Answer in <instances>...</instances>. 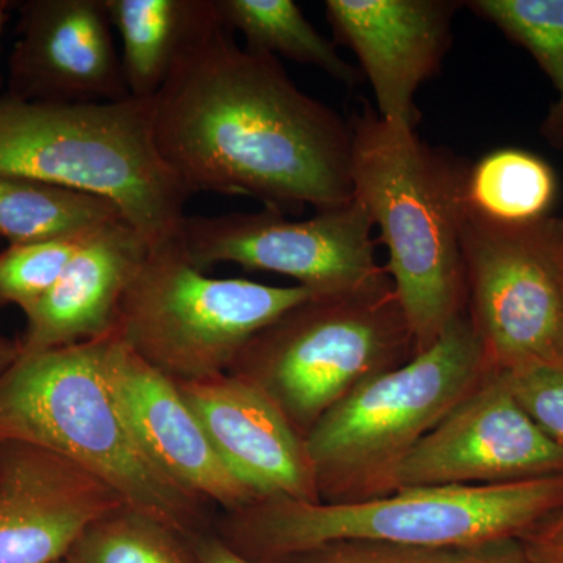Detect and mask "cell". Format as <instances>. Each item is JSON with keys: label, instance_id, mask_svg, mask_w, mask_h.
<instances>
[{"label": "cell", "instance_id": "cell-1", "mask_svg": "<svg viewBox=\"0 0 563 563\" xmlns=\"http://www.w3.org/2000/svg\"><path fill=\"white\" fill-rule=\"evenodd\" d=\"M155 146L190 191L299 213L354 199L350 122L303 92L279 58L236 44L214 0L152 98Z\"/></svg>", "mask_w": 563, "mask_h": 563}, {"label": "cell", "instance_id": "cell-2", "mask_svg": "<svg viewBox=\"0 0 563 563\" xmlns=\"http://www.w3.org/2000/svg\"><path fill=\"white\" fill-rule=\"evenodd\" d=\"M350 125L352 196L379 229L385 272L420 354L466 310L462 228L470 165L369 107Z\"/></svg>", "mask_w": 563, "mask_h": 563}, {"label": "cell", "instance_id": "cell-3", "mask_svg": "<svg viewBox=\"0 0 563 563\" xmlns=\"http://www.w3.org/2000/svg\"><path fill=\"white\" fill-rule=\"evenodd\" d=\"M563 507V474L490 485L402 488L354 503L255 499L213 521V532L255 563H280L336 542L472 550L521 539Z\"/></svg>", "mask_w": 563, "mask_h": 563}, {"label": "cell", "instance_id": "cell-4", "mask_svg": "<svg viewBox=\"0 0 563 563\" xmlns=\"http://www.w3.org/2000/svg\"><path fill=\"white\" fill-rule=\"evenodd\" d=\"M0 177L109 199L151 244L180 239L190 191L152 131V99L51 103L0 95Z\"/></svg>", "mask_w": 563, "mask_h": 563}, {"label": "cell", "instance_id": "cell-5", "mask_svg": "<svg viewBox=\"0 0 563 563\" xmlns=\"http://www.w3.org/2000/svg\"><path fill=\"white\" fill-rule=\"evenodd\" d=\"M103 336L20 357L0 374V443L63 455L109 485L125 507L187 539L209 531L211 504L158 473L125 429L101 374Z\"/></svg>", "mask_w": 563, "mask_h": 563}, {"label": "cell", "instance_id": "cell-6", "mask_svg": "<svg viewBox=\"0 0 563 563\" xmlns=\"http://www.w3.org/2000/svg\"><path fill=\"white\" fill-rule=\"evenodd\" d=\"M487 374L465 312L431 347L358 385L306 439L320 503L390 495L404 459Z\"/></svg>", "mask_w": 563, "mask_h": 563}, {"label": "cell", "instance_id": "cell-7", "mask_svg": "<svg viewBox=\"0 0 563 563\" xmlns=\"http://www.w3.org/2000/svg\"><path fill=\"white\" fill-rule=\"evenodd\" d=\"M415 355L390 277L310 296L255 333L229 373L265 393L303 440L352 390Z\"/></svg>", "mask_w": 563, "mask_h": 563}, {"label": "cell", "instance_id": "cell-8", "mask_svg": "<svg viewBox=\"0 0 563 563\" xmlns=\"http://www.w3.org/2000/svg\"><path fill=\"white\" fill-rule=\"evenodd\" d=\"M313 292L196 268L180 240L151 244L122 292L114 332L173 383L229 373L247 342Z\"/></svg>", "mask_w": 563, "mask_h": 563}, {"label": "cell", "instance_id": "cell-9", "mask_svg": "<svg viewBox=\"0 0 563 563\" xmlns=\"http://www.w3.org/2000/svg\"><path fill=\"white\" fill-rule=\"evenodd\" d=\"M462 254L488 373L563 369V218L499 224L465 206Z\"/></svg>", "mask_w": 563, "mask_h": 563}, {"label": "cell", "instance_id": "cell-10", "mask_svg": "<svg viewBox=\"0 0 563 563\" xmlns=\"http://www.w3.org/2000/svg\"><path fill=\"white\" fill-rule=\"evenodd\" d=\"M373 220L357 199L291 220L280 211L187 217L180 246L209 272L232 263L251 272L291 277L314 296L358 290L387 279L376 258Z\"/></svg>", "mask_w": 563, "mask_h": 563}, {"label": "cell", "instance_id": "cell-11", "mask_svg": "<svg viewBox=\"0 0 563 563\" xmlns=\"http://www.w3.org/2000/svg\"><path fill=\"white\" fill-rule=\"evenodd\" d=\"M555 474H563V448L526 413L503 377L488 373L404 459L391 493Z\"/></svg>", "mask_w": 563, "mask_h": 563}, {"label": "cell", "instance_id": "cell-12", "mask_svg": "<svg viewBox=\"0 0 563 563\" xmlns=\"http://www.w3.org/2000/svg\"><path fill=\"white\" fill-rule=\"evenodd\" d=\"M101 374L140 453L166 479L224 512L257 499L221 461L177 385L114 329L102 340Z\"/></svg>", "mask_w": 563, "mask_h": 563}, {"label": "cell", "instance_id": "cell-13", "mask_svg": "<svg viewBox=\"0 0 563 563\" xmlns=\"http://www.w3.org/2000/svg\"><path fill=\"white\" fill-rule=\"evenodd\" d=\"M14 10L5 95L51 103L132 98L106 0H24Z\"/></svg>", "mask_w": 563, "mask_h": 563}, {"label": "cell", "instance_id": "cell-14", "mask_svg": "<svg viewBox=\"0 0 563 563\" xmlns=\"http://www.w3.org/2000/svg\"><path fill=\"white\" fill-rule=\"evenodd\" d=\"M451 0H328L333 36L361 63L376 99V113L395 128L420 122L417 92L437 76L451 47Z\"/></svg>", "mask_w": 563, "mask_h": 563}, {"label": "cell", "instance_id": "cell-15", "mask_svg": "<svg viewBox=\"0 0 563 563\" xmlns=\"http://www.w3.org/2000/svg\"><path fill=\"white\" fill-rule=\"evenodd\" d=\"M125 506L77 463L35 444L0 443V563H62L74 544Z\"/></svg>", "mask_w": 563, "mask_h": 563}, {"label": "cell", "instance_id": "cell-16", "mask_svg": "<svg viewBox=\"0 0 563 563\" xmlns=\"http://www.w3.org/2000/svg\"><path fill=\"white\" fill-rule=\"evenodd\" d=\"M174 384L221 461L257 499L320 503L306 440L265 393L231 373Z\"/></svg>", "mask_w": 563, "mask_h": 563}, {"label": "cell", "instance_id": "cell-17", "mask_svg": "<svg viewBox=\"0 0 563 563\" xmlns=\"http://www.w3.org/2000/svg\"><path fill=\"white\" fill-rule=\"evenodd\" d=\"M147 246L124 220L96 232L54 287L24 313L20 357L91 342L113 331L122 292Z\"/></svg>", "mask_w": 563, "mask_h": 563}, {"label": "cell", "instance_id": "cell-18", "mask_svg": "<svg viewBox=\"0 0 563 563\" xmlns=\"http://www.w3.org/2000/svg\"><path fill=\"white\" fill-rule=\"evenodd\" d=\"M202 0H106L122 44V69L132 98L152 99L162 90Z\"/></svg>", "mask_w": 563, "mask_h": 563}, {"label": "cell", "instance_id": "cell-19", "mask_svg": "<svg viewBox=\"0 0 563 563\" xmlns=\"http://www.w3.org/2000/svg\"><path fill=\"white\" fill-rule=\"evenodd\" d=\"M109 199L73 188L16 177H0V236L27 244L96 231L121 221Z\"/></svg>", "mask_w": 563, "mask_h": 563}, {"label": "cell", "instance_id": "cell-20", "mask_svg": "<svg viewBox=\"0 0 563 563\" xmlns=\"http://www.w3.org/2000/svg\"><path fill=\"white\" fill-rule=\"evenodd\" d=\"M554 169L532 152L503 147L468 166L465 206L499 224H526L550 217L558 199Z\"/></svg>", "mask_w": 563, "mask_h": 563}, {"label": "cell", "instance_id": "cell-21", "mask_svg": "<svg viewBox=\"0 0 563 563\" xmlns=\"http://www.w3.org/2000/svg\"><path fill=\"white\" fill-rule=\"evenodd\" d=\"M214 7L221 21L243 36L247 49L317 66L347 85L361 76L292 0H214Z\"/></svg>", "mask_w": 563, "mask_h": 563}, {"label": "cell", "instance_id": "cell-22", "mask_svg": "<svg viewBox=\"0 0 563 563\" xmlns=\"http://www.w3.org/2000/svg\"><path fill=\"white\" fill-rule=\"evenodd\" d=\"M65 563H196L191 540L122 506L88 529Z\"/></svg>", "mask_w": 563, "mask_h": 563}, {"label": "cell", "instance_id": "cell-23", "mask_svg": "<svg viewBox=\"0 0 563 563\" xmlns=\"http://www.w3.org/2000/svg\"><path fill=\"white\" fill-rule=\"evenodd\" d=\"M477 16L496 25L536 58L563 106V0H473Z\"/></svg>", "mask_w": 563, "mask_h": 563}, {"label": "cell", "instance_id": "cell-24", "mask_svg": "<svg viewBox=\"0 0 563 563\" xmlns=\"http://www.w3.org/2000/svg\"><path fill=\"white\" fill-rule=\"evenodd\" d=\"M101 229L46 242L9 244L0 251V309L16 306L22 313L32 309Z\"/></svg>", "mask_w": 563, "mask_h": 563}, {"label": "cell", "instance_id": "cell-25", "mask_svg": "<svg viewBox=\"0 0 563 563\" xmlns=\"http://www.w3.org/2000/svg\"><path fill=\"white\" fill-rule=\"evenodd\" d=\"M280 563H468V550H429L379 542H336Z\"/></svg>", "mask_w": 563, "mask_h": 563}, {"label": "cell", "instance_id": "cell-26", "mask_svg": "<svg viewBox=\"0 0 563 563\" xmlns=\"http://www.w3.org/2000/svg\"><path fill=\"white\" fill-rule=\"evenodd\" d=\"M499 376L526 413L563 448V369L529 368Z\"/></svg>", "mask_w": 563, "mask_h": 563}, {"label": "cell", "instance_id": "cell-27", "mask_svg": "<svg viewBox=\"0 0 563 563\" xmlns=\"http://www.w3.org/2000/svg\"><path fill=\"white\" fill-rule=\"evenodd\" d=\"M531 563H563V507L520 539Z\"/></svg>", "mask_w": 563, "mask_h": 563}, {"label": "cell", "instance_id": "cell-28", "mask_svg": "<svg viewBox=\"0 0 563 563\" xmlns=\"http://www.w3.org/2000/svg\"><path fill=\"white\" fill-rule=\"evenodd\" d=\"M190 540L196 563H255L222 542L213 529L198 533Z\"/></svg>", "mask_w": 563, "mask_h": 563}, {"label": "cell", "instance_id": "cell-29", "mask_svg": "<svg viewBox=\"0 0 563 563\" xmlns=\"http://www.w3.org/2000/svg\"><path fill=\"white\" fill-rule=\"evenodd\" d=\"M468 563H531L520 539L496 540L468 550Z\"/></svg>", "mask_w": 563, "mask_h": 563}, {"label": "cell", "instance_id": "cell-30", "mask_svg": "<svg viewBox=\"0 0 563 563\" xmlns=\"http://www.w3.org/2000/svg\"><path fill=\"white\" fill-rule=\"evenodd\" d=\"M543 139L554 147H563V106L554 102L540 128Z\"/></svg>", "mask_w": 563, "mask_h": 563}, {"label": "cell", "instance_id": "cell-31", "mask_svg": "<svg viewBox=\"0 0 563 563\" xmlns=\"http://www.w3.org/2000/svg\"><path fill=\"white\" fill-rule=\"evenodd\" d=\"M20 357V343L18 340L0 335V374L10 368Z\"/></svg>", "mask_w": 563, "mask_h": 563}, {"label": "cell", "instance_id": "cell-32", "mask_svg": "<svg viewBox=\"0 0 563 563\" xmlns=\"http://www.w3.org/2000/svg\"><path fill=\"white\" fill-rule=\"evenodd\" d=\"M16 7V2H10V0H0V40H2L3 32H5L7 24H9L11 18V10ZM2 85V79H0Z\"/></svg>", "mask_w": 563, "mask_h": 563}, {"label": "cell", "instance_id": "cell-33", "mask_svg": "<svg viewBox=\"0 0 563 563\" xmlns=\"http://www.w3.org/2000/svg\"><path fill=\"white\" fill-rule=\"evenodd\" d=\"M62 563H65V562H62Z\"/></svg>", "mask_w": 563, "mask_h": 563}]
</instances>
